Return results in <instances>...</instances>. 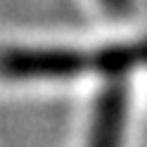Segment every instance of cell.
Here are the masks:
<instances>
[{
	"label": "cell",
	"mask_w": 147,
	"mask_h": 147,
	"mask_svg": "<svg viewBox=\"0 0 147 147\" xmlns=\"http://www.w3.org/2000/svg\"><path fill=\"white\" fill-rule=\"evenodd\" d=\"M93 69V57L76 50H5L0 55V76L14 81L76 78Z\"/></svg>",
	"instance_id": "obj_1"
},
{
	"label": "cell",
	"mask_w": 147,
	"mask_h": 147,
	"mask_svg": "<svg viewBox=\"0 0 147 147\" xmlns=\"http://www.w3.org/2000/svg\"><path fill=\"white\" fill-rule=\"evenodd\" d=\"M123 119H126V88L121 78H112L95 102L88 147H121Z\"/></svg>",
	"instance_id": "obj_2"
},
{
	"label": "cell",
	"mask_w": 147,
	"mask_h": 147,
	"mask_svg": "<svg viewBox=\"0 0 147 147\" xmlns=\"http://www.w3.org/2000/svg\"><path fill=\"white\" fill-rule=\"evenodd\" d=\"M97 3L102 5L105 10L114 12V14H126V12H131V7H133V0H97Z\"/></svg>",
	"instance_id": "obj_3"
}]
</instances>
